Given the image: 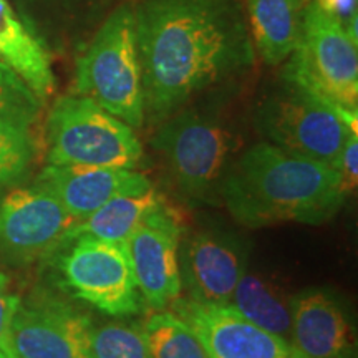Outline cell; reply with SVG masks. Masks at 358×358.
<instances>
[{"instance_id":"cell-1","label":"cell","mask_w":358,"mask_h":358,"mask_svg":"<svg viewBox=\"0 0 358 358\" xmlns=\"http://www.w3.org/2000/svg\"><path fill=\"white\" fill-rule=\"evenodd\" d=\"M133 12L151 124L252 65L256 52L239 0H141Z\"/></svg>"},{"instance_id":"cell-2","label":"cell","mask_w":358,"mask_h":358,"mask_svg":"<svg viewBox=\"0 0 358 358\" xmlns=\"http://www.w3.org/2000/svg\"><path fill=\"white\" fill-rule=\"evenodd\" d=\"M219 196L231 216L250 229L284 222L324 224L348 198L337 169L267 141L237 155Z\"/></svg>"},{"instance_id":"cell-3","label":"cell","mask_w":358,"mask_h":358,"mask_svg":"<svg viewBox=\"0 0 358 358\" xmlns=\"http://www.w3.org/2000/svg\"><path fill=\"white\" fill-rule=\"evenodd\" d=\"M77 95L87 96L133 129L146 122L133 7L123 3L103 22L77 60Z\"/></svg>"},{"instance_id":"cell-4","label":"cell","mask_w":358,"mask_h":358,"mask_svg":"<svg viewBox=\"0 0 358 358\" xmlns=\"http://www.w3.org/2000/svg\"><path fill=\"white\" fill-rule=\"evenodd\" d=\"M151 146L163 158L176 186L189 198L219 192L243 148L241 134L216 115L179 110L159 123Z\"/></svg>"},{"instance_id":"cell-5","label":"cell","mask_w":358,"mask_h":358,"mask_svg":"<svg viewBox=\"0 0 358 358\" xmlns=\"http://www.w3.org/2000/svg\"><path fill=\"white\" fill-rule=\"evenodd\" d=\"M256 124L271 145L335 168L348 133H357L358 111L338 108L285 82L257 106Z\"/></svg>"},{"instance_id":"cell-6","label":"cell","mask_w":358,"mask_h":358,"mask_svg":"<svg viewBox=\"0 0 358 358\" xmlns=\"http://www.w3.org/2000/svg\"><path fill=\"white\" fill-rule=\"evenodd\" d=\"M48 164L136 169L145 150L134 129L82 95L60 96L47 122Z\"/></svg>"},{"instance_id":"cell-7","label":"cell","mask_w":358,"mask_h":358,"mask_svg":"<svg viewBox=\"0 0 358 358\" xmlns=\"http://www.w3.org/2000/svg\"><path fill=\"white\" fill-rule=\"evenodd\" d=\"M358 42L308 0L297 48L285 64L284 82L338 108L358 111Z\"/></svg>"},{"instance_id":"cell-8","label":"cell","mask_w":358,"mask_h":358,"mask_svg":"<svg viewBox=\"0 0 358 358\" xmlns=\"http://www.w3.org/2000/svg\"><path fill=\"white\" fill-rule=\"evenodd\" d=\"M62 284L75 299L110 317L140 315L145 303L138 292L124 244L77 237L62 245Z\"/></svg>"},{"instance_id":"cell-9","label":"cell","mask_w":358,"mask_h":358,"mask_svg":"<svg viewBox=\"0 0 358 358\" xmlns=\"http://www.w3.org/2000/svg\"><path fill=\"white\" fill-rule=\"evenodd\" d=\"M80 219L38 182L0 194V256L30 264L66 244Z\"/></svg>"},{"instance_id":"cell-10","label":"cell","mask_w":358,"mask_h":358,"mask_svg":"<svg viewBox=\"0 0 358 358\" xmlns=\"http://www.w3.org/2000/svg\"><path fill=\"white\" fill-rule=\"evenodd\" d=\"M88 315L52 297L19 299L10 322L15 358H90Z\"/></svg>"},{"instance_id":"cell-11","label":"cell","mask_w":358,"mask_h":358,"mask_svg":"<svg viewBox=\"0 0 358 358\" xmlns=\"http://www.w3.org/2000/svg\"><path fill=\"white\" fill-rule=\"evenodd\" d=\"M181 239V221L164 206L124 243L134 284L145 307L151 310H166L182 292L179 274Z\"/></svg>"},{"instance_id":"cell-12","label":"cell","mask_w":358,"mask_h":358,"mask_svg":"<svg viewBox=\"0 0 358 358\" xmlns=\"http://www.w3.org/2000/svg\"><path fill=\"white\" fill-rule=\"evenodd\" d=\"M168 310L198 335L209 358H302L292 343L254 325L227 303H203L179 295Z\"/></svg>"},{"instance_id":"cell-13","label":"cell","mask_w":358,"mask_h":358,"mask_svg":"<svg viewBox=\"0 0 358 358\" xmlns=\"http://www.w3.org/2000/svg\"><path fill=\"white\" fill-rule=\"evenodd\" d=\"M248 268V254L234 236L199 231L179 244V274L187 299L226 306Z\"/></svg>"},{"instance_id":"cell-14","label":"cell","mask_w":358,"mask_h":358,"mask_svg":"<svg viewBox=\"0 0 358 358\" xmlns=\"http://www.w3.org/2000/svg\"><path fill=\"white\" fill-rule=\"evenodd\" d=\"M35 182L50 191L77 219L120 196L141 194L153 187L146 174L136 169L83 164H47Z\"/></svg>"},{"instance_id":"cell-15","label":"cell","mask_w":358,"mask_h":358,"mask_svg":"<svg viewBox=\"0 0 358 358\" xmlns=\"http://www.w3.org/2000/svg\"><path fill=\"white\" fill-rule=\"evenodd\" d=\"M290 343L302 358H353L355 334L335 295L324 289L294 295Z\"/></svg>"},{"instance_id":"cell-16","label":"cell","mask_w":358,"mask_h":358,"mask_svg":"<svg viewBox=\"0 0 358 358\" xmlns=\"http://www.w3.org/2000/svg\"><path fill=\"white\" fill-rule=\"evenodd\" d=\"M0 64L15 71L40 101L47 100L55 90V75L47 48L8 0H0Z\"/></svg>"},{"instance_id":"cell-17","label":"cell","mask_w":358,"mask_h":358,"mask_svg":"<svg viewBox=\"0 0 358 358\" xmlns=\"http://www.w3.org/2000/svg\"><path fill=\"white\" fill-rule=\"evenodd\" d=\"M307 3L308 0H245L254 52L267 65L284 64L297 48Z\"/></svg>"},{"instance_id":"cell-18","label":"cell","mask_w":358,"mask_h":358,"mask_svg":"<svg viewBox=\"0 0 358 358\" xmlns=\"http://www.w3.org/2000/svg\"><path fill=\"white\" fill-rule=\"evenodd\" d=\"M292 301L294 295L272 277L245 268L227 306L266 332L290 342Z\"/></svg>"},{"instance_id":"cell-19","label":"cell","mask_w":358,"mask_h":358,"mask_svg":"<svg viewBox=\"0 0 358 358\" xmlns=\"http://www.w3.org/2000/svg\"><path fill=\"white\" fill-rule=\"evenodd\" d=\"M164 201L155 187L141 194L120 196L103 204L96 211L80 219L69 236V241L77 237H95L108 243L124 244L151 214L164 208Z\"/></svg>"},{"instance_id":"cell-20","label":"cell","mask_w":358,"mask_h":358,"mask_svg":"<svg viewBox=\"0 0 358 358\" xmlns=\"http://www.w3.org/2000/svg\"><path fill=\"white\" fill-rule=\"evenodd\" d=\"M151 358H209L201 340L169 310H155L140 325Z\"/></svg>"},{"instance_id":"cell-21","label":"cell","mask_w":358,"mask_h":358,"mask_svg":"<svg viewBox=\"0 0 358 358\" xmlns=\"http://www.w3.org/2000/svg\"><path fill=\"white\" fill-rule=\"evenodd\" d=\"M34 120L0 111V189L29 173L35 156Z\"/></svg>"},{"instance_id":"cell-22","label":"cell","mask_w":358,"mask_h":358,"mask_svg":"<svg viewBox=\"0 0 358 358\" xmlns=\"http://www.w3.org/2000/svg\"><path fill=\"white\" fill-rule=\"evenodd\" d=\"M90 358H151L141 327L124 322L93 325Z\"/></svg>"},{"instance_id":"cell-23","label":"cell","mask_w":358,"mask_h":358,"mask_svg":"<svg viewBox=\"0 0 358 358\" xmlns=\"http://www.w3.org/2000/svg\"><path fill=\"white\" fill-rule=\"evenodd\" d=\"M42 101L15 71L0 64V111L37 120Z\"/></svg>"},{"instance_id":"cell-24","label":"cell","mask_w":358,"mask_h":358,"mask_svg":"<svg viewBox=\"0 0 358 358\" xmlns=\"http://www.w3.org/2000/svg\"><path fill=\"white\" fill-rule=\"evenodd\" d=\"M19 299L12 294L8 277L0 271V358H15L10 348V322Z\"/></svg>"},{"instance_id":"cell-25","label":"cell","mask_w":358,"mask_h":358,"mask_svg":"<svg viewBox=\"0 0 358 358\" xmlns=\"http://www.w3.org/2000/svg\"><path fill=\"white\" fill-rule=\"evenodd\" d=\"M337 169L340 179H342L343 189L348 196L355 191L358 182V136L357 133H348L342 151H340Z\"/></svg>"},{"instance_id":"cell-26","label":"cell","mask_w":358,"mask_h":358,"mask_svg":"<svg viewBox=\"0 0 358 358\" xmlns=\"http://www.w3.org/2000/svg\"><path fill=\"white\" fill-rule=\"evenodd\" d=\"M327 15L343 27L352 40L358 42V2L357 0H313Z\"/></svg>"}]
</instances>
